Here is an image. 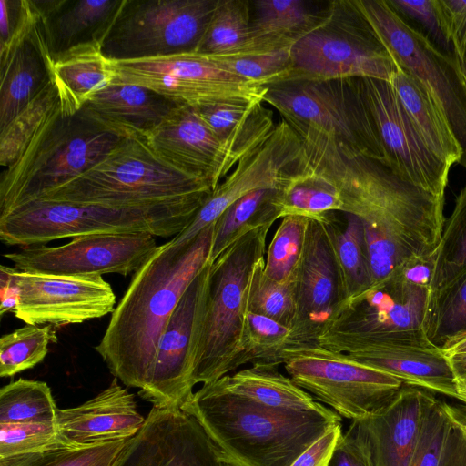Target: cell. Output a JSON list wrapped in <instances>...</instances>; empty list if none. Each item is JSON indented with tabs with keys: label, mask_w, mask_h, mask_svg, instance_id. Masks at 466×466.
Returning <instances> with one entry per match:
<instances>
[{
	"label": "cell",
	"mask_w": 466,
	"mask_h": 466,
	"mask_svg": "<svg viewBox=\"0 0 466 466\" xmlns=\"http://www.w3.org/2000/svg\"><path fill=\"white\" fill-rule=\"evenodd\" d=\"M289 126L301 140L309 166L336 188L341 212L360 220L372 286L405 261L436 250L445 222L444 197L403 179L380 161L329 134L303 125Z\"/></svg>",
	"instance_id": "1"
},
{
	"label": "cell",
	"mask_w": 466,
	"mask_h": 466,
	"mask_svg": "<svg viewBox=\"0 0 466 466\" xmlns=\"http://www.w3.org/2000/svg\"><path fill=\"white\" fill-rule=\"evenodd\" d=\"M214 224L191 242L157 246L134 273L95 350L115 378L143 389L157 346L180 299L209 261Z\"/></svg>",
	"instance_id": "2"
},
{
	"label": "cell",
	"mask_w": 466,
	"mask_h": 466,
	"mask_svg": "<svg viewBox=\"0 0 466 466\" xmlns=\"http://www.w3.org/2000/svg\"><path fill=\"white\" fill-rule=\"evenodd\" d=\"M180 409L198 420L222 461L238 466H290L342 420L328 408L309 411L268 408L213 382L203 384Z\"/></svg>",
	"instance_id": "3"
},
{
	"label": "cell",
	"mask_w": 466,
	"mask_h": 466,
	"mask_svg": "<svg viewBox=\"0 0 466 466\" xmlns=\"http://www.w3.org/2000/svg\"><path fill=\"white\" fill-rule=\"evenodd\" d=\"M211 192L207 181L166 164L143 141L122 139L98 163L35 201L154 208L207 199Z\"/></svg>",
	"instance_id": "4"
},
{
	"label": "cell",
	"mask_w": 466,
	"mask_h": 466,
	"mask_svg": "<svg viewBox=\"0 0 466 466\" xmlns=\"http://www.w3.org/2000/svg\"><path fill=\"white\" fill-rule=\"evenodd\" d=\"M269 228L247 233L211 263L193 347L192 387L239 368L250 281L257 263L265 258Z\"/></svg>",
	"instance_id": "5"
},
{
	"label": "cell",
	"mask_w": 466,
	"mask_h": 466,
	"mask_svg": "<svg viewBox=\"0 0 466 466\" xmlns=\"http://www.w3.org/2000/svg\"><path fill=\"white\" fill-rule=\"evenodd\" d=\"M122 138L80 111L67 115L58 99L0 179V216L37 200L103 159Z\"/></svg>",
	"instance_id": "6"
},
{
	"label": "cell",
	"mask_w": 466,
	"mask_h": 466,
	"mask_svg": "<svg viewBox=\"0 0 466 466\" xmlns=\"http://www.w3.org/2000/svg\"><path fill=\"white\" fill-rule=\"evenodd\" d=\"M205 201L129 208L33 201L0 216V239L5 245L29 247L95 234L147 232L174 238L187 227Z\"/></svg>",
	"instance_id": "7"
},
{
	"label": "cell",
	"mask_w": 466,
	"mask_h": 466,
	"mask_svg": "<svg viewBox=\"0 0 466 466\" xmlns=\"http://www.w3.org/2000/svg\"><path fill=\"white\" fill-rule=\"evenodd\" d=\"M289 81L377 78L391 81L400 68L352 1L329 3L324 20L290 48Z\"/></svg>",
	"instance_id": "8"
},
{
	"label": "cell",
	"mask_w": 466,
	"mask_h": 466,
	"mask_svg": "<svg viewBox=\"0 0 466 466\" xmlns=\"http://www.w3.org/2000/svg\"><path fill=\"white\" fill-rule=\"evenodd\" d=\"M429 292L395 269L343 305L318 344L345 354L379 346L433 347L422 329Z\"/></svg>",
	"instance_id": "9"
},
{
	"label": "cell",
	"mask_w": 466,
	"mask_h": 466,
	"mask_svg": "<svg viewBox=\"0 0 466 466\" xmlns=\"http://www.w3.org/2000/svg\"><path fill=\"white\" fill-rule=\"evenodd\" d=\"M263 102L289 125H303L329 134L383 163L360 78L283 82L268 86Z\"/></svg>",
	"instance_id": "10"
},
{
	"label": "cell",
	"mask_w": 466,
	"mask_h": 466,
	"mask_svg": "<svg viewBox=\"0 0 466 466\" xmlns=\"http://www.w3.org/2000/svg\"><path fill=\"white\" fill-rule=\"evenodd\" d=\"M283 365L298 386L351 420L378 411L404 385L391 374L319 344L289 346Z\"/></svg>",
	"instance_id": "11"
},
{
	"label": "cell",
	"mask_w": 466,
	"mask_h": 466,
	"mask_svg": "<svg viewBox=\"0 0 466 466\" xmlns=\"http://www.w3.org/2000/svg\"><path fill=\"white\" fill-rule=\"evenodd\" d=\"M218 0H125L101 44L109 60L195 51Z\"/></svg>",
	"instance_id": "12"
},
{
	"label": "cell",
	"mask_w": 466,
	"mask_h": 466,
	"mask_svg": "<svg viewBox=\"0 0 466 466\" xmlns=\"http://www.w3.org/2000/svg\"><path fill=\"white\" fill-rule=\"evenodd\" d=\"M385 44L399 68L418 80L446 119L466 168V78L459 63L439 53L410 30L385 0H353Z\"/></svg>",
	"instance_id": "13"
},
{
	"label": "cell",
	"mask_w": 466,
	"mask_h": 466,
	"mask_svg": "<svg viewBox=\"0 0 466 466\" xmlns=\"http://www.w3.org/2000/svg\"><path fill=\"white\" fill-rule=\"evenodd\" d=\"M109 62L112 81L139 85L191 107L264 103L268 91V86L235 76L197 51Z\"/></svg>",
	"instance_id": "14"
},
{
	"label": "cell",
	"mask_w": 466,
	"mask_h": 466,
	"mask_svg": "<svg viewBox=\"0 0 466 466\" xmlns=\"http://www.w3.org/2000/svg\"><path fill=\"white\" fill-rule=\"evenodd\" d=\"M157 248L147 232L95 234L57 247L34 245L3 256L15 268L61 277L135 273Z\"/></svg>",
	"instance_id": "15"
},
{
	"label": "cell",
	"mask_w": 466,
	"mask_h": 466,
	"mask_svg": "<svg viewBox=\"0 0 466 466\" xmlns=\"http://www.w3.org/2000/svg\"><path fill=\"white\" fill-rule=\"evenodd\" d=\"M360 81L383 164L403 179L444 197L451 166L427 146L390 81L369 77Z\"/></svg>",
	"instance_id": "16"
},
{
	"label": "cell",
	"mask_w": 466,
	"mask_h": 466,
	"mask_svg": "<svg viewBox=\"0 0 466 466\" xmlns=\"http://www.w3.org/2000/svg\"><path fill=\"white\" fill-rule=\"evenodd\" d=\"M302 154L299 135L281 118L270 137L238 161L211 192L187 227L172 238L171 242L174 245L191 242L228 208L252 191L279 189L299 170Z\"/></svg>",
	"instance_id": "17"
},
{
	"label": "cell",
	"mask_w": 466,
	"mask_h": 466,
	"mask_svg": "<svg viewBox=\"0 0 466 466\" xmlns=\"http://www.w3.org/2000/svg\"><path fill=\"white\" fill-rule=\"evenodd\" d=\"M15 318L27 325L54 328L79 324L112 313L116 295L101 276L61 277L20 271Z\"/></svg>",
	"instance_id": "18"
},
{
	"label": "cell",
	"mask_w": 466,
	"mask_h": 466,
	"mask_svg": "<svg viewBox=\"0 0 466 466\" xmlns=\"http://www.w3.org/2000/svg\"><path fill=\"white\" fill-rule=\"evenodd\" d=\"M208 262L184 292L160 338L147 385L138 395L157 408H181L193 395V347L208 282Z\"/></svg>",
	"instance_id": "19"
},
{
	"label": "cell",
	"mask_w": 466,
	"mask_h": 466,
	"mask_svg": "<svg viewBox=\"0 0 466 466\" xmlns=\"http://www.w3.org/2000/svg\"><path fill=\"white\" fill-rule=\"evenodd\" d=\"M294 280L297 316L290 346L318 344L341 302L339 276L325 220L309 218Z\"/></svg>",
	"instance_id": "20"
},
{
	"label": "cell",
	"mask_w": 466,
	"mask_h": 466,
	"mask_svg": "<svg viewBox=\"0 0 466 466\" xmlns=\"http://www.w3.org/2000/svg\"><path fill=\"white\" fill-rule=\"evenodd\" d=\"M433 398L418 387L403 385L378 411L351 420L343 434L366 466H409Z\"/></svg>",
	"instance_id": "21"
},
{
	"label": "cell",
	"mask_w": 466,
	"mask_h": 466,
	"mask_svg": "<svg viewBox=\"0 0 466 466\" xmlns=\"http://www.w3.org/2000/svg\"><path fill=\"white\" fill-rule=\"evenodd\" d=\"M115 466H223L222 458L191 415L153 407Z\"/></svg>",
	"instance_id": "22"
},
{
	"label": "cell",
	"mask_w": 466,
	"mask_h": 466,
	"mask_svg": "<svg viewBox=\"0 0 466 466\" xmlns=\"http://www.w3.org/2000/svg\"><path fill=\"white\" fill-rule=\"evenodd\" d=\"M163 162L207 181L212 191L238 161L196 110L179 105L143 141Z\"/></svg>",
	"instance_id": "23"
},
{
	"label": "cell",
	"mask_w": 466,
	"mask_h": 466,
	"mask_svg": "<svg viewBox=\"0 0 466 466\" xmlns=\"http://www.w3.org/2000/svg\"><path fill=\"white\" fill-rule=\"evenodd\" d=\"M145 421L133 394L122 388L116 378L83 404L56 410L59 440L64 448L130 439Z\"/></svg>",
	"instance_id": "24"
},
{
	"label": "cell",
	"mask_w": 466,
	"mask_h": 466,
	"mask_svg": "<svg viewBox=\"0 0 466 466\" xmlns=\"http://www.w3.org/2000/svg\"><path fill=\"white\" fill-rule=\"evenodd\" d=\"M179 104L147 87L112 81L80 112L122 139L144 141Z\"/></svg>",
	"instance_id": "25"
},
{
	"label": "cell",
	"mask_w": 466,
	"mask_h": 466,
	"mask_svg": "<svg viewBox=\"0 0 466 466\" xmlns=\"http://www.w3.org/2000/svg\"><path fill=\"white\" fill-rule=\"evenodd\" d=\"M0 129H2L50 81L48 65L50 56L46 45L39 12L35 22L18 38L0 48Z\"/></svg>",
	"instance_id": "26"
},
{
	"label": "cell",
	"mask_w": 466,
	"mask_h": 466,
	"mask_svg": "<svg viewBox=\"0 0 466 466\" xmlns=\"http://www.w3.org/2000/svg\"><path fill=\"white\" fill-rule=\"evenodd\" d=\"M125 0L34 1L51 58L88 45H101Z\"/></svg>",
	"instance_id": "27"
},
{
	"label": "cell",
	"mask_w": 466,
	"mask_h": 466,
	"mask_svg": "<svg viewBox=\"0 0 466 466\" xmlns=\"http://www.w3.org/2000/svg\"><path fill=\"white\" fill-rule=\"evenodd\" d=\"M348 355L404 383L462 401L448 356L434 347L379 346L354 350Z\"/></svg>",
	"instance_id": "28"
},
{
	"label": "cell",
	"mask_w": 466,
	"mask_h": 466,
	"mask_svg": "<svg viewBox=\"0 0 466 466\" xmlns=\"http://www.w3.org/2000/svg\"><path fill=\"white\" fill-rule=\"evenodd\" d=\"M50 78L56 87L60 110L73 115L114 77L101 45H88L49 58Z\"/></svg>",
	"instance_id": "29"
},
{
	"label": "cell",
	"mask_w": 466,
	"mask_h": 466,
	"mask_svg": "<svg viewBox=\"0 0 466 466\" xmlns=\"http://www.w3.org/2000/svg\"><path fill=\"white\" fill-rule=\"evenodd\" d=\"M409 466H466V412L434 397Z\"/></svg>",
	"instance_id": "30"
},
{
	"label": "cell",
	"mask_w": 466,
	"mask_h": 466,
	"mask_svg": "<svg viewBox=\"0 0 466 466\" xmlns=\"http://www.w3.org/2000/svg\"><path fill=\"white\" fill-rule=\"evenodd\" d=\"M213 383L226 391L271 409L309 411L326 408L275 366L252 365L225 375Z\"/></svg>",
	"instance_id": "31"
},
{
	"label": "cell",
	"mask_w": 466,
	"mask_h": 466,
	"mask_svg": "<svg viewBox=\"0 0 466 466\" xmlns=\"http://www.w3.org/2000/svg\"><path fill=\"white\" fill-rule=\"evenodd\" d=\"M252 5L250 44L275 48H290L324 20L328 9L317 11L303 0H258Z\"/></svg>",
	"instance_id": "32"
},
{
	"label": "cell",
	"mask_w": 466,
	"mask_h": 466,
	"mask_svg": "<svg viewBox=\"0 0 466 466\" xmlns=\"http://www.w3.org/2000/svg\"><path fill=\"white\" fill-rule=\"evenodd\" d=\"M390 83L427 146L449 165L459 163L461 149L441 111L427 89L418 80L400 69Z\"/></svg>",
	"instance_id": "33"
},
{
	"label": "cell",
	"mask_w": 466,
	"mask_h": 466,
	"mask_svg": "<svg viewBox=\"0 0 466 466\" xmlns=\"http://www.w3.org/2000/svg\"><path fill=\"white\" fill-rule=\"evenodd\" d=\"M346 219L343 229L332 216L325 220L340 281L339 309L373 285L363 226L353 215L346 214Z\"/></svg>",
	"instance_id": "34"
},
{
	"label": "cell",
	"mask_w": 466,
	"mask_h": 466,
	"mask_svg": "<svg viewBox=\"0 0 466 466\" xmlns=\"http://www.w3.org/2000/svg\"><path fill=\"white\" fill-rule=\"evenodd\" d=\"M278 189H258L237 200L216 220L209 262L213 263L229 246L247 233L270 227L280 218L276 205Z\"/></svg>",
	"instance_id": "35"
},
{
	"label": "cell",
	"mask_w": 466,
	"mask_h": 466,
	"mask_svg": "<svg viewBox=\"0 0 466 466\" xmlns=\"http://www.w3.org/2000/svg\"><path fill=\"white\" fill-rule=\"evenodd\" d=\"M276 205L281 218L300 216L319 221L343 207L336 188L311 169L304 153L299 170L278 189Z\"/></svg>",
	"instance_id": "36"
},
{
	"label": "cell",
	"mask_w": 466,
	"mask_h": 466,
	"mask_svg": "<svg viewBox=\"0 0 466 466\" xmlns=\"http://www.w3.org/2000/svg\"><path fill=\"white\" fill-rule=\"evenodd\" d=\"M422 329L429 343L441 351L466 338V272L429 292Z\"/></svg>",
	"instance_id": "37"
},
{
	"label": "cell",
	"mask_w": 466,
	"mask_h": 466,
	"mask_svg": "<svg viewBox=\"0 0 466 466\" xmlns=\"http://www.w3.org/2000/svg\"><path fill=\"white\" fill-rule=\"evenodd\" d=\"M250 23L248 1L218 0L195 51L206 55H230L245 51L251 40Z\"/></svg>",
	"instance_id": "38"
},
{
	"label": "cell",
	"mask_w": 466,
	"mask_h": 466,
	"mask_svg": "<svg viewBox=\"0 0 466 466\" xmlns=\"http://www.w3.org/2000/svg\"><path fill=\"white\" fill-rule=\"evenodd\" d=\"M56 410L44 381L18 379L0 390V423L56 422Z\"/></svg>",
	"instance_id": "39"
},
{
	"label": "cell",
	"mask_w": 466,
	"mask_h": 466,
	"mask_svg": "<svg viewBox=\"0 0 466 466\" xmlns=\"http://www.w3.org/2000/svg\"><path fill=\"white\" fill-rule=\"evenodd\" d=\"M466 272V185L457 197L451 217L444 222L436 248L430 292L436 291Z\"/></svg>",
	"instance_id": "40"
},
{
	"label": "cell",
	"mask_w": 466,
	"mask_h": 466,
	"mask_svg": "<svg viewBox=\"0 0 466 466\" xmlns=\"http://www.w3.org/2000/svg\"><path fill=\"white\" fill-rule=\"evenodd\" d=\"M291 345V329L268 317L248 312L244 325L239 367L248 363L279 367Z\"/></svg>",
	"instance_id": "41"
},
{
	"label": "cell",
	"mask_w": 466,
	"mask_h": 466,
	"mask_svg": "<svg viewBox=\"0 0 466 466\" xmlns=\"http://www.w3.org/2000/svg\"><path fill=\"white\" fill-rule=\"evenodd\" d=\"M395 15L414 33L443 56L459 63L440 0H385Z\"/></svg>",
	"instance_id": "42"
},
{
	"label": "cell",
	"mask_w": 466,
	"mask_h": 466,
	"mask_svg": "<svg viewBox=\"0 0 466 466\" xmlns=\"http://www.w3.org/2000/svg\"><path fill=\"white\" fill-rule=\"evenodd\" d=\"M290 48L208 56L218 67L235 76L262 86H270L290 80Z\"/></svg>",
	"instance_id": "43"
},
{
	"label": "cell",
	"mask_w": 466,
	"mask_h": 466,
	"mask_svg": "<svg viewBox=\"0 0 466 466\" xmlns=\"http://www.w3.org/2000/svg\"><path fill=\"white\" fill-rule=\"evenodd\" d=\"M130 439L0 459V466H115Z\"/></svg>",
	"instance_id": "44"
},
{
	"label": "cell",
	"mask_w": 466,
	"mask_h": 466,
	"mask_svg": "<svg viewBox=\"0 0 466 466\" xmlns=\"http://www.w3.org/2000/svg\"><path fill=\"white\" fill-rule=\"evenodd\" d=\"M51 325H25L0 339V376L12 377L41 362L50 342L56 341Z\"/></svg>",
	"instance_id": "45"
},
{
	"label": "cell",
	"mask_w": 466,
	"mask_h": 466,
	"mask_svg": "<svg viewBox=\"0 0 466 466\" xmlns=\"http://www.w3.org/2000/svg\"><path fill=\"white\" fill-rule=\"evenodd\" d=\"M265 258L260 259L250 281L248 311L268 317L293 328L297 316L295 280L278 282L264 274Z\"/></svg>",
	"instance_id": "46"
},
{
	"label": "cell",
	"mask_w": 466,
	"mask_h": 466,
	"mask_svg": "<svg viewBox=\"0 0 466 466\" xmlns=\"http://www.w3.org/2000/svg\"><path fill=\"white\" fill-rule=\"evenodd\" d=\"M57 94L50 78L49 83L2 129H0V164L12 165L46 116L56 106Z\"/></svg>",
	"instance_id": "47"
},
{
	"label": "cell",
	"mask_w": 466,
	"mask_h": 466,
	"mask_svg": "<svg viewBox=\"0 0 466 466\" xmlns=\"http://www.w3.org/2000/svg\"><path fill=\"white\" fill-rule=\"evenodd\" d=\"M309 218L286 216L268 248L264 274L278 282L294 279Z\"/></svg>",
	"instance_id": "48"
},
{
	"label": "cell",
	"mask_w": 466,
	"mask_h": 466,
	"mask_svg": "<svg viewBox=\"0 0 466 466\" xmlns=\"http://www.w3.org/2000/svg\"><path fill=\"white\" fill-rule=\"evenodd\" d=\"M58 448L56 422L0 423V459Z\"/></svg>",
	"instance_id": "49"
},
{
	"label": "cell",
	"mask_w": 466,
	"mask_h": 466,
	"mask_svg": "<svg viewBox=\"0 0 466 466\" xmlns=\"http://www.w3.org/2000/svg\"><path fill=\"white\" fill-rule=\"evenodd\" d=\"M341 434V424L329 429L301 453L290 466H329Z\"/></svg>",
	"instance_id": "50"
},
{
	"label": "cell",
	"mask_w": 466,
	"mask_h": 466,
	"mask_svg": "<svg viewBox=\"0 0 466 466\" xmlns=\"http://www.w3.org/2000/svg\"><path fill=\"white\" fill-rule=\"evenodd\" d=\"M440 4L459 53L466 42V0H440Z\"/></svg>",
	"instance_id": "51"
},
{
	"label": "cell",
	"mask_w": 466,
	"mask_h": 466,
	"mask_svg": "<svg viewBox=\"0 0 466 466\" xmlns=\"http://www.w3.org/2000/svg\"><path fill=\"white\" fill-rule=\"evenodd\" d=\"M436 250L429 255L410 258L396 269L410 282L430 289L434 271Z\"/></svg>",
	"instance_id": "52"
},
{
	"label": "cell",
	"mask_w": 466,
	"mask_h": 466,
	"mask_svg": "<svg viewBox=\"0 0 466 466\" xmlns=\"http://www.w3.org/2000/svg\"><path fill=\"white\" fill-rule=\"evenodd\" d=\"M25 9V0H0V46H5L19 28Z\"/></svg>",
	"instance_id": "53"
},
{
	"label": "cell",
	"mask_w": 466,
	"mask_h": 466,
	"mask_svg": "<svg viewBox=\"0 0 466 466\" xmlns=\"http://www.w3.org/2000/svg\"><path fill=\"white\" fill-rule=\"evenodd\" d=\"M14 268L0 267L1 306L0 314L14 312L18 300V286L13 274Z\"/></svg>",
	"instance_id": "54"
},
{
	"label": "cell",
	"mask_w": 466,
	"mask_h": 466,
	"mask_svg": "<svg viewBox=\"0 0 466 466\" xmlns=\"http://www.w3.org/2000/svg\"><path fill=\"white\" fill-rule=\"evenodd\" d=\"M329 466H366L352 443L342 433Z\"/></svg>",
	"instance_id": "55"
},
{
	"label": "cell",
	"mask_w": 466,
	"mask_h": 466,
	"mask_svg": "<svg viewBox=\"0 0 466 466\" xmlns=\"http://www.w3.org/2000/svg\"><path fill=\"white\" fill-rule=\"evenodd\" d=\"M457 380H466V354L448 356Z\"/></svg>",
	"instance_id": "56"
},
{
	"label": "cell",
	"mask_w": 466,
	"mask_h": 466,
	"mask_svg": "<svg viewBox=\"0 0 466 466\" xmlns=\"http://www.w3.org/2000/svg\"><path fill=\"white\" fill-rule=\"evenodd\" d=\"M446 356L455 355V354H466V338L458 341L451 348L443 351Z\"/></svg>",
	"instance_id": "57"
},
{
	"label": "cell",
	"mask_w": 466,
	"mask_h": 466,
	"mask_svg": "<svg viewBox=\"0 0 466 466\" xmlns=\"http://www.w3.org/2000/svg\"><path fill=\"white\" fill-rule=\"evenodd\" d=\"M459 56V66L466 78V42L462 46L461 49L458 53Z\"/></svg>",
	"instance_id": "58"
},
{
	"label": "cell",
	"mask_w": 466,
	"mask_h": 466,
	"mask_svg": "<svg viewBox=\"0 0 466 466\" xmlns=\"http://www.w3.org/2000/svg\"><path fill=\"white\" fill-rule=\"evenodd\" d=\"M457 382L462 401L466 403V380H457Z\"/></svg>",
	"instance_id": "59"
},
{
	"label": "cell",
	"mask_w": 466,
	"mask_h": 466,
	"mask_svg": "<svg viewBox=\"0 0 466 466\" xmlns=\"http://www.w3.org/2000/svg\"><path fill=\"white\" fill-rule=\"evenodd\" d=\"M223 466H238V464H235L230 461H222Z\"/></svg>",
	"instance_id": "60"
}]
</instances>
